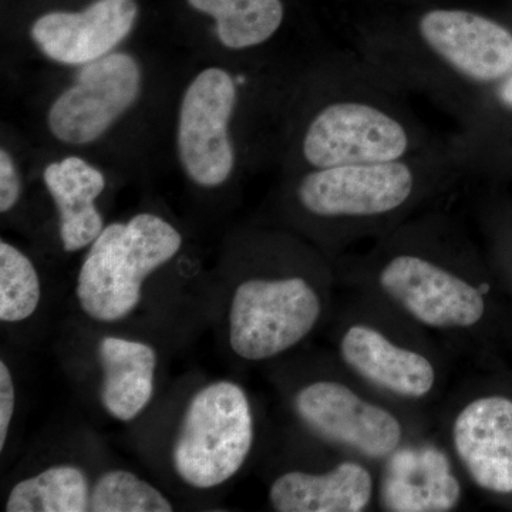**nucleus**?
Listing matches in <instances>:
<instances>
[{
  "mask_svg": "<svg viewBox=\"0 0 512 512\" xmlns=\"http://www.w3.org/2000/svg\"><path fill=\"white\" fill-rule=\"evenodd\" d=\"M450 460L433 446L397 447L384 466L380 503L394 512H446L460 503Z\"/></svg>",
  "mask_w": 512,
  "mask_h": 512,
  "instance_id": "ddd939ff",
  "label": "nucleus"
},
{
  "mask_svg": "<svg viewBox=\"0 0 512 512\" xmlns=\"http://www.w3.org/2000/svg\"><path fill=\"white\" fill-rule=\"evenodd\" d=\"M413 188L412 170L400 161L339 165L306 175L298 198L319 217H373L402 207Z\"/></svg>",
  "mask_w": 512,
  "mask_h": 512,
  "instance_id": "0eeeda50",
  "label": "nucleus"
},
{
  "mask_svg": "<svg viewBox=\"0 0 512 512\" xmlns=\"http://www.w3.org/2000/svg\"><path fill=\"white\" fill-rule=\"evenodd\" d=\"M43 181L59 211V232L66 252L90 247L104 229L96 201L106 188L103 173L80 157L47 165Z\"/></svg>",
  "mask_w": 512,
  "mask_h": 512,
  "instance_id": "2eb2a0df",
  "label": "nucleus"
},
{
  "mask_svg": "<svg viewBox=\"0 0 512 512\" xmlns=\"http://www.w3.org/2000/svg\"><path fill=\"white\" fill-rule=\"evenodd\" d=\"M181 247L180 232L158 215L144 212L107 225L80 266V308L97 322L126 319L140 305L148 276L168 264Z\"/></svg>",
  "mask_w": 512,
  "mask_h": 512,
  "instance_id": "f257e3e1",
  "label": "nucleus"
},
{
  "mask_svg": "<svg viewBox=\"0 0 512 512\" xmlns=\"http://www.w3.org/2000/svg\"><path fill=\"white\" fill-rule=\"evenodd\" d=\"M20 197V178L15 161L8 151H0V211L5 214L18 204Z\"/></svg>",
  "mask_w": 512,
  "mask_h": 512,
  "instance_id": "5701e85b",
  "label": "nucleus"
},
{
  "mask_svg": "<svg viewBox=\"0 0 512 512\" xmlns=\"http://www.w3.org/2000/svg\"><path fill=\"white\" fill-rule=\"evenodd\" d=\"M16 409V389L5 360L0 362V450H5Z\"/></svg>",
  "mask_w": 512,
  "mask_h": 512,
  "instance_id": "4be33fe9",
  "label": "nucleus"
},
{
  "mask_svg": "<svg viewBox=\"0 0 512 512\" xmlns=\"http://www.w3.org/2000/svg\"><path fill=\"white\" fill-rule=\"evenodd\" d=\"M454 447L474 483L491 493H512V402L481 397L461 410Z\"/></svg>",
  "mask_w": 512,
  "mask_h": 512,
  "instance_id": "f8f14e48",
  "label": "nucleus"
},
{
  "mask_svg": "<svg viewBox=\"0 0 512 512\" xmlns=\"http://www.w3.org/2000/svg\"><path fill=\"white\" fill-rule=\"evenodd\" d=\"M103 369L100 400L109 416L120 421L137 419L156 390L157 352L140 340L107 336L99 343Z\"/></svg>",
  "mask_w": 512,
  "mask_h": 512,
  "instance_id": "dca6fc26",
  "label": "nucleus"
},
{
  "mask_svg": "<svg viewBox=\"0 0 512 512\" xmlns=\"http://www.w3.org/2000/svg\"><path fill=\"white\" fill-rule=\"evenodd\" d=\"M303 157L315 170L392 163L409 150V136L390 114L366 103L330 104L309 124Z\"/></svg>",
  "mask_w": 512,
  "mask_h": 512,
  "instance_id": "423d86ee",
  "label": "nucleus"
},
{
  "mask_svg": "<svg viewBox=\"0 0 512 512\" xmlns=\"http://www.w3.org/2000/svg\"><path fill=\"white\" fill-rule=\"evenodd\" d=\"M171 501L157 487L127 470L106 471L93 484L89 511L170 512Z\"/></svg>",
  "mask_w": 512,
  "mask_h": 512,
  "instance_id": "412c9836",
  "label": "nucleus"
},
{
  "mask_svg": "<svg viewBox=\"0 0 512 512\" xmlns=\"http://www.w3.org/2000/svg\"><path fill=\"white\" fill-rule=\"evenodd\" d=\"M419 30L431 52L473 82H500L512 72L511 32L494 20L437 9L421 18Z\"/></svg>",
  "mask_w": 512,
  "mask_h": 512,
  "instance_id": "9d476101",
  "label": "nucleus"
},
{
  "mask_svg": "<svg viewBox=\"0 0 512 512\" xmlns=\"http://www.w3.org/2000/svg\"><path fill=\"white\" fill-rule=\"evenodd\" d=\"M197 12L215 19L218 39L228 49L262 45L284 22L281 0H187Z\"/></svg>",
  "mask_w": 512,
  "mask_h": 512,
  "instance_id": "6ab92c4d",
  "label": "nucleus"
},
{
  "mask_svg": "<svg viewBox=\"0 0 512 512\" xmlns=\"http://www.w3.org/2000/svg\"><path fill=\"white\" fill-rule=\"evenodd\" d=\"M42 285L33 262L9 242H0V320L18 323L36 312Z\"/></svg>",
  "mask_w": 512,
  "mask_h": 512,
  "instance_id": "aec40b11",
  "label": "nucleus"
},
{
  "mask_svg": "<svg viewBox=\"0 0 512 512\" xmlns=\"http://www.w3.org/2000/svg\"><path fill=\"white\" fill-rule=\"evenodd\" d=\"M372 491L369 471L346 461L325 474L291 471L276 478L269 501L281 512H359L369 504Z\"/></svg>",
  "mask_w": 512,
  "mask_h": 512,
  "instance_id": "f3484780",
  "label": "nucleus"
},
{
  "mask_svg": "<svg viewBox=\"0 0 512 512\" xmlns=\"http://www.w3.org/2000/svg\"><path fill=\"white\" fill-rule=\"evenodd\" d=\"M379 282L390 298L430 328H470L484 315L478 289L420 256H396L384 266Z\"/></svg>",
  "mask_w": 512,
  "mask_h": 512,
  "instance_id": "1a4fd4ad",
  "label": "nucleus"
},
{
  "mask_svg": "<svg viewBox=\"0 0 512 512\" xmlns=\"http://www.w3.org/2000/svg\"><path fill=\"white\" fill-rule=\"evenodd\" d=\"M237 103V84L227 70H202L185 90L178 114V157L185 174L205 188L220 187L234 170L228 124Z\"/></svg>",
  "mask_w": 512,
  "mask_h": 512,
  "instance_id": "20e7f679",
  "label": "nucleus"
},
{
  "mask_svg": "<svg viewBox=\"0 0 512 512\" xmlns=\"http://www.w3.org/2000/svg\"><path fill=\"white\" fill-rule=\"evenodd\" d=\"M498 96H500V100L503 101L505 106L512 109V72L503 80V84L498 90Z\"/></svg>",
  "mask_w": 512,
  "mask_h": 512,
  "instance_id": "b1692460",
  "label": "nucleus"
},
{
  "mask_svg": "<svg viewBox=\"0 0 512 512\" xmlns=\"http://www.w3.org/2000/svg\"><path fill=\"white\" fill-rule=\"evenodd\" d=\"M320 312L319 295L305 279H248L229 306V345L242 359H271L302 342Z\"/></svg>",
  "mask_w": 512,
  "mask_h": 512,
  "instance_id": "7ed1b4c3",
  "label": "nucleus"
},
{
  "mask_svg": "<svg viewBox=\"0 0 512 512\" xmlns=\"http://www.w3.org/2000/svg\"><path fill=\"white\" fill-rule=\"evenodd\" d=\"M295 410L322 439L366 457H389L402 440V426L392 413L366 402L345 384H308L296 394Z\"/></svg>",
  "mask_w": 512,
  "mask_h": 512,
  "instance_id": "6e6552de",
  "label": "nucleus"
},
{
  "mask_svg": "<svg viewBox=\"0 0 512 512\" xmlns=\"http://www.w3.org/2000/svg\"><path fill=\"white\" fill-rule=\"evenodd\" d=\"M137 18L136 0H94L80 12L45 13L33 23L30 37L53 62L87 64L110 55Z\"/></svg>",
  "mask_w": 512,
  "mask_h": 512,
  "instance_id": "9b49d317",
  "label": "nucleus"
},
{
  "mask_svg": "<svg viewBox=\"0 0 512 512\" xmlns=\"http://www.w3.org/2000/svg\"><path fill=\"white\" fill-rule=\"evenodd\" d=\"M254 436L245 390L228 380L207 384L185 407L171 451L175 473L197 490L220 487L244 466Z\"/></svg>",
  "mask_w": 512,
  "mask_h": 512,
  "instance_id": "f03ea898",
  "label": "nucleus"
},
{
  "mask_svg": "<svg viewBox=\"0 0 512 512\" xmlns=\"http://www.w3.org/2000/svg\"><path fill=\"white\" fill-rule=\"evenodd\" d=\"M140 92L137 60L127 53H110L84 64L73 86L50 107L47 124L63 143H93L136 103Z\"/></svg>",
  "mask_w": 512,
  "mask_h": 512,
  "instance_id": "39448f33",
  "label": "nucleus"
},
{
  "mask_svg": "<svg viewBox=\"0 0 512 512\" xmlns=\"http://www.w3.org/2000/svg\"><path fill=\"white\" fill-rule=\"evenodd\" d=\"M340 353L357 375L397 396L419 399L429 394L436 382L427 357L393 345L369 326H352L343 336Z\"/></svg>",
  "mask_w": 512,
  "mask_h": 512,
  "instance_id": "4468645a",
  "label": "nucleus"
},
{
  "mask_svg": "<svg viewBox=\"0 0 512 512\" xmlns=\"http://www.w3.org/2000/svg\"><path fill=\"white\" fill-rule=\"evenodd\" d=\"M92 487L82 468L57 464L13 485L8 512L89 511Z\"/></svg>",
  "mask_w": 512,
  "mask_h": 512,
  "instance_id": "a211bd4d",
  "label": "nucleus"
}]
</instances>
